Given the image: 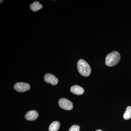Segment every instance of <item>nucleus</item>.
<instances>
[{
	"label": "nucleus",
	"mask_w": 131,
	"mask_h": 131,
	"mask_svg": "<svg viewBox=\"0 0 131 131\" xmlns=\"http://www.w3.org/2000/svg\"><path fill=\"white\" fill-rule=\"evenodd\" d=\"M121 59V56L119 52L114 51L108 54L105 59V64L108 66L112 67L118 63Z\"/></svg>",
	"instance_id": "obj_1"
},
{
	"label": "nucleus",
	"mask_w": 131,
	"mask_h": 131,
	"mask_svg": "<svg viewBox=\"0 0 131 131\" xmlns=\"http://www.w3.org/2000/svg\"><path fill=\"white\" fill-rule=\"evenodd\" d=\"M77 68L79 73L82 75L88 77L91 73V68L89 64L82 59L78 61L77 63Z\"/></svg>",
	"instance_id": "obj_2"
},
{
	"label": "nucleus",
	"mask_w": 131,
	"mask_h": 131,
	"mask_svg": "<svg viewBox=\"0 0 131 131\" xmlns=\"http://www.w3.org/2000/svg\"><path fill=\"white\" fill-rule=\"evenodd\" d=\"M58 103L60 107L64 110H70L73 109V103L66 98H61L59 101Z\"/></svg>",
	"instance_id": "obj_3"
},
{
	"label": "nucleus",
	"mask_w": 131,
	"mask_h": 131,
	"mask_svg": "<svg viewBox=\"0 0 131 131\" xmlns=\"http://www.w3.org/2000/svg\"><path fill=\"white\" fill-rule=\"evenodd\" d=\"M30 84L26 83L17 82L14 85V89L19 92H24L30 89Z\"/></svg>",
	"instance_id": "obj_4"
},
{
	"label": "nucleus",
	"mask_w": 131,
	"mask_h": 131,
	"mask_svg": "<svg viewBox=\"0 0 131 131\" xmlns=\"http://www.w3.org/2000/svg\"><path fill=\"white\" fill-rule=\"evenodd\" d=\"M45 81L52 85H56L58 83V80L55 76L50 73H47L44 76Z\"/></svg>",
	"instance_id": "obj_5"
},
{
	"label": "nucleus",
	"mask_w": 131,
	"mask_h": 131,
	"mask_svg": "<svg viewBox=\"0 0 131 131\" xmlns=\"http://www.w3.org/2000/svg\"><path fill=\"white\" fill-rule=\"evenodd\" d=\"M38 117L37 112L35 110H31L26 114L25 117L29 121H33L37 119Z\"/></svg>",
	"instance_id": "obj_6"
},
{
	"label": "nucleus",
	"mask_w": 131,
	"mask_h": 131,
	"mask_svg": "<svg viewBox=\"0 0 131 131\" xmlns=\"http://www.w3.org/2000/svg\"><path fill=\"white\" fill-rule=\"evenodd\" d=\"M70 91L71 93L75 94L81 95L84 93V89H83V88L80 86L75 85L71 87Z\"/></svg>",
	"instance_id": "obj_7"
},
{
	"label": "nucleus",
	"mask_w": 131,
	"mask_h": 131,
	"mask_svg": "<svg viewBox=\"0 0 131 131\" xmlns=\"http://www.w3.org/2000/svg\"><path fill=\"white\" fill-rule=\"evenodd\" d=\"M43 8L41 3L38 1L33 3L30 6V8L33 12H36Z\"/></svg>",
	"instance_id": "obj_8"
},
{
	"label": "nucleus",
	"mask_w": 131,
	"mask_h": 131,
	"mask_svg": "<svg viewBox=\"0 0 131 131\" xmlns=\"http://www.w3.org/2000/svg\"><path fill=\"white\" fill-rule=\"evenodd\" d=\"M60 126V122L58 121L52 122L49 127V131H58Z\"/></svg>",
	"instance_id": "obj_9"
},
{
	"label": "nucleus",
	"mask_w": 131,
	"mask_h": 131,
	"mask_svg": "<svg viewBox=\"0 0 131 131\" xmlns=\"http://www.w3.org/2000/svg\"><path fill=\"white\" fill-rule=\"evenodd\" d=\"M123 117L124 119L128 120L131 118V106H129L127 107L125 112L124 113Z\"/></svg>",
	"instance_id": "obj_10"
},
{
	"label": "nucleus",
	"mask_w": 131,
	"mask_h": 131,
	"mask_svg": "<svg viewBox=\"0 0 131 131\" xmlns=\"http://www.w3.org/2000/svg\"><path fill=\"white\" fill-rule=\"evenodd\" d=\"M80 127L78 125H73L71 127L69 131H80Z\"/></svg>",
	"instance_id": "obj_11"
},
{
	"label": "nucleus",
	"mask_w": 131,
	"mask_h": 131,
	"mask_svg": "<svg viewBox=\"0 0 131 131\" xmlns=\"http://www.w3.org/2000/svg\"><path fill=\"white\" fill-rule=\"evenodd\" d=\"M95 131H102V130H96Z\"/></svg>",
	"instance_id": "obj_12"
},
{
	"label": "nucleus",
	"mask_w": 131,
	"mask_h": 131,
	"mask_svg": "<svg viewBox=\"0 0 131 131\" xmlns=\"http://www.w3.org/2000/svg\"><path fill=\"white\" fill-rule=\"evenodd\" d=\"M3 1H1V3H2L3 2Z\"/></svg>",
	"instance_id": "obj_13"
}]
</instances>
